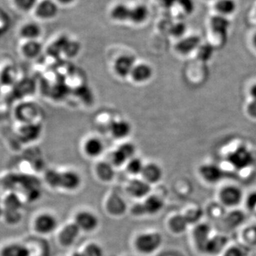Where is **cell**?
Returning <instances> with one entry per match:
<instances>
[{"mask_svg": "<svg viewBox=\"0 0 256 256\" xmlns=\"http://www.w3.org/2000/svg\"><path fill=\"white\" fill-rule=\"evenodd\" d=\"M144 164L140 158L134 156L128 160L127 162V170L130 174L132 175L141 174L142 172Z\"/></svg>", "mask_w": 256, "mask_h": 256, "instance_id": "4dcf8cb0", "label": "cell"}, {"mask_svg": "<svg viewBox=\"0 0 256 256\" xmlns=\"http://www.w3.org/2000/svg\"><path fill=\"white\" fill-rule=\"evenodd\" d=\"M196 50L197 56H198V60L205 62L210 60L213 56L214 53V48L210 44L200 45Z\"/></svg>", "mask_w": 256, "mask_h": 256, "instance_id": "1f68e13d", "label": "cell"}, {"mask_svg": "<svg viewBox=\"0 0 256 256\" xmlns=\"http://www.w3.org/2000/svg\"><path fill=\"white\" fill-rule=\"evenodd\" d=\"M60 172L56 170H50L45 174L46 182L52 188H60Z\"/></svg>", "mask_w": 256, "mask_h": 256, "instance_id": "8d00e7d4", "label": "cell"}, {"mask_svg": "<svg viewBox=\"0 0 256 256\" xmlns=\"http://www.w3.org/2000/svg\"><path fill=\"white\" fill-rule=\"evenodd\" d=\"M76 224L80 230L90 232L98 228L99 224L97 216L90 212H79L76 217Z\"/></svg>", "mask_w": 256, "mask_h": 256, "instance_id": "52a82bcc", "label": "cell"}, {"mask_svg": "<svg viewBox=\"0 0 256 256\" xmlns=\"http://www.w3.org/2000/svg\"><path fill=\"white\" fill-rule=\"evenodd\" d=\"M193 235L196 245L201 250H203L204 247L210 238V226L207 224H198L194 230Z\"/></svg>", "mask_w": 256, "mask_h": 256, "instance_id": "44dd1931", "label": "cell"}, {"mask_svg": "<svg viewBox=\"0 0 256 256\" xmlns=\"http://www.w3.org/2000/svg\"><path fill=\"white\" fill-rule=\"evenodd\" d=\"M162 240V236L159 233L142 234L136 239V245L140 252L151 254L160 248Z\"/></svg>", "mask_w": 256, "mask_h": 256, "instance_id": "6da1fadb", "label": "cell"}, {"mask_svg": "<svg viewBox=\"0 0 256 256\" xmlns=\"http://www.w3.org/2000/svg\"><path fill=\"white\" fill-rule=\"evenodd\" d=\"M170 228L173 232L176 234H181L188 228V224L184 215H176L173 216L169 222Z\"/></svg>", "mask_w": 256, "mask_h": 256, "instance_id": "f1b7e54d", "label": "cell"}, {"mask_svg": "<svg viewBox=\"0 0 256 256\" xmlns=\"http://www.w3.org/2000/svg\"><path fill=\"white\" fill-rule=\"evenodd\" d=\"M108 210L114 215H121L126 212V203L120 196L114 195L107 204Z\"/></svg>", "mask_w": 256, "mask_h": 256, "instance_id": "4316f807", "label": "cell"}, {"mask_svg": "<svg viewBox=\"0 0 256 256\" xmlns=\"http://www.w3.org/2000/svg\"><path fill=\"white\" fill-rule=\"evenodd\" d=\"M238 5L236 0H217L215 2L214 10L217 14L228 18L236 11Z\"/></svg>", "mask_w": 256, "mask_h": 256, "instance_id": "603a6c76", "label": "cell"}, {"mask_svg": "<svg viewBox=\"0 0 256 256\" xmlns=\"http://www.w3.org/2000/svg\"><path fill=\"white\" fill-rule=\"evenodd\" d=\"M43 50V45L38 40L24 41L20 46V53L24 58L34 60L40 56Z\"/></svg>", "mask_w": 256, "mask_h": 256, "instance_id": "5bb4252c", "label": "cell"}, {"mask_svg": "<svg viewBox=\"0 0 256 256\" xmlns=\"http://www.w3.org/2000/svg\"><path fill=\"white\" fill-rule=\"evenodd\" d=\"M128 190L132 196L142 198L150 192V184L144 180H133L128 184Z\"/></svg>", "mask_w": 256, "mask_h": 256, "instance_id": "ac0fdd59", "label": "cell"}, {"mask_svg": "<svg viewBox=\"0 0 256 256\" xmlns=\"http://www.w3.org/2000/svg\"><path fill=\"white\" fill-rule=\"evenodd\" d=\"M156 1L163 8H166V9H171L174 6H176L178 0H156Z\"/></svg>", "mask_w": 256, "mask_h": 256, "instance_id": "f6af8a7d", "label": "cell"}, {"mask_svg": "<svg viewBox=\"0 0 256 256\" xmlns=\"http://www.w3.org/2000/svg\"><path fill=\"white\" fill-rule=\"evenodd\" d=\"M110 132L116 139H126L132 132V126L126 120H116L110 124Z\"/></svg>", "mask_w": 256, "mask_h": 256, "instance_id": "7c38bea8", "label": "cell"}, {"mask_svg": "<svg viewBox=\"0 0 256 256\" xmlns=\"http://www.w3.org/2000/svg\"><path fill=\"white\" fill-rule=\"evenodd\" d=\"M200 173L204 180L208 183L218 182L224 178L223 170L218 165L214 164L202 165L200 169Z\"/></svg>", "mask_w": 256, "mask_h": 256, "instance_id": "30bf717a", "label": "cell"}, {"mask_svg": "<svg viewBox=\"0 0 256 256\" xmlns=\"http://www.w3.org/2000/svg\"><path fill=\"white\" fill-rule=\"evenodd\" d=\"M250 94L252 99H255V100H256V84H254V85L252 87V88H250Z\"/></svg>", "mask_w": 256, "mask_h": 256, "instance_id": "7dc6e473", "label": "cell"}, {"mask_svg": "<svg viewBox=\"0 0 256 256\" xmlns=\"http://www.w3.org/2000/svg\"><path fill=\"white\" fill-rule=\"evenodd\" d=\"M41 26L36 22H28L23 24L18 31V35L23 41L38 40L41 36Z\"/></svg>", "mask_w": 256, "mask_h": 256, "instance_id": "9a60e30c", "label": "cell"}, {"mask_svg": "<svg viewBox=\"0 0 256 256\" xmlns=\"http://www.w3.org/2000/svg\"><path fill=\"white\" fill-rule=\"evenodd\" d=\"M80 50V44L77 42L72 41L67 38L64 44L63 53L68 56L73 57L78 54Z\"/></svg>", "mask_w": 256, "mask_h": 256, "instance_id": "d6a6232c", "label": "cell"}, {"mask_svg": "<svg viewBox=\"0 0 256 256\" xmlns=\"http://www.w3.org/2000/svg\"><path fill=\"white\" fill-rule=\"evenodd\" d=\"M131 8L124 4L116 5L111 11V16L116 21L124 22L130 20Z\"/></svg>", "mask_w": 256, "mask_h": 256, "instance_id": "f546056e", "label": "cell"}, {"mask_svg": "<svg viewBox=\"0 0 256 256\" xmlns=\"http://www.w3.org/2000/svg\"><path fill=\"white\" fill-rule=\"evenodd\" d=\"M58 1L62 3H63V4H68L74 2L75 0H58Z\"/></svg>", "mask_w": 256, "mask_h": 256, "instance_id": "c3c4849f", "label": "cell"}, {"mask_svg": "<svg viewBox=\"0 0 256 256\" xmlns=\"http://www.w3.org/2000/svg\"><path fill=\"white\" fill-rule=\"evenodd\" d=\"M149 16V10L146 5L139 4L131 8L130 20L134 24H142Z\"/></svg>", "mask_w": 256, "mask_h": 256, "instance_id": "83f0119b", "label": "cell"}, {"mask_svg": "<svg viewBox=\"0 0 256 256\" xmlns=\"http://www.w3.org/2000/svg\"><path fill=\"white\" fill-rule=\"evenodd\" d=\"M213 1H214V2H216V1H217V0H213Z\"/></svg>", "mask_w": 256, "mask_h": 256, "instance_id": "f5cc1de1", "label": "cell"}, {"mask_svg": "<svg viewBox=\"0 0 256 256\" xmlns=\"http://www.w3.org/2000/svg\"><path fill=\"white\" fill-rule=\"evenodd\" d=\"M80 230V229L76 223L67 225L60 232V238L62 245L65 246L72 245L78 238Z\"/></svg>", "mask_w": 256, "mask_h": 256, "instance_id": "d6986e66", "label": "cell"}, {"mask_svg": "<svg viewBox=\"0 0 256 256\" xmlns=\"http://www.w3.org/2000/svg\"><path fill=\"white\" fill-rule=\"evenodd\" d=\"M142 176L144 181L150 184L158 183L163 176V172L160 165L156 163L150 162L144 164Z\"/></svg>", "mask_w": 256, "mask_h": 256, "instance_id": "e0dca14e", "label": "cell"}, {"mask_svg": "<svg viewBox=\"0 0 256 256\" xmlns=\"http://www.w3.org/2000/svg\"><path fill=\"white\" fill-rule=\"evenodd\" d=\"M12 1L16 8L23 12L34 10L38 2V0H12Z\"/></svg>", "mask_w": 256, "mask_h": 256, "instance_id": "836d02e7", "label": "cell"}, {"mask_svg": "<svg viewBox=\"0 0 256 256\" xmlns=\"http://www.w3.org/2000/svg\"><path fill=\"white\" fill-rule=\"evenodd\" d=\"M111 164L114 166H122L128 162V160L127 156H124L118 148L112 152L110 156Z\"/></svg>", "mask_w": 256, "mask_h": 256, "instance_id": "e575fe53", "label": "cell"}, {"mask_svg": "<svg viewBox=\"0 0 256 256\" xmlns=\"http://www.w3.org/2000/svg\"><path fill=\"white\" fill-rule=\"evenodd\" d=\"M132 213L136 216H143L146 214V208L143 204H138L132 208Z\"/></svg>", "mask_w": 256, "mask_h": 256, "instance_id": "bcb514c9", "label": "cell"}, {"mask_svg": "<svg viewBox=\"0 0 256 256\" xmlns=\"http://www.w3.org/2000/svg\"><path fill=\"white\" fill-rule=\"evenodd\" d=\"M223 256H246L245 250L240 247L232 246L224 252Z\"/></svg>", "mask_w": 256, "mask_h": 256, "instance_id": "60d3db41", "label": "cell"}, {"mask_svg": "<svg viewBox=\"0 0 256 256\" xmlns=\"http://www.w3.org/2000/svg\"><path fill=\"white\" fill-rule=\"evenodd\" d=\"M82 178L76 172L65 171L60 172V188L67 190H75L80 186Z\"/></svg>", "mask_w": 256, "mask_h": 256, "instance_id": "4fadbf2b", "label": "cell"}, {"mask_svg": "<svg viewBox=\"0 0 256 256\" xmlns=\"http://www.w3.org/2000/svg\"><path fill=\"white\" fill-rule=\"evenodd\" d=\"M146 213L148 214H156L164 207V201L160 197L152 195L150 196L143 203Z\"/></svg>", "mask_w": 256, "mask_h": 256, "instance_id": "484cf974", "label": "cell"}, {"mask_svg": "<svg viewBox=\"0 0 256 256\" xmlns=\"http://www.w3.org/2000/svg\"><path fill=\"white\" fill-rule=\"evenodd\" d=\"M73 256H85V255H84V252H82V254H80V252H76L75 254H74Z\"/></svg>", "mask_w": 256, "mask_h": 256, "instance_id": "f907efd6", "label": "cell"}, {"mask_svg": "<svg viewBox=\"0 0 256 256\" xmlns=\"http://www.w3.org/2000/svg\"><path fill=\"white\" fill-rule=\"evenodd\" d=\"M186 220H188V223H192L193 222H196L201 217L202 210H188L186 214Z\"/></svg>", "mask_w": 256, "mask_h": 256, "instance_id": "b9f144b4", "label": "cell"}, {"mask_svg": "<svg viewBox=\"0 0 256 256\" xmlns=\"http://www.w3.org/2000/svg\"><path fill=\"white\" fill-rule=\"evenodd\" d=\"M220 201L225 206H237L242 201V190L238 186L232 185L224 186L220 192Z\"/></svg>", "mask_w": 256, "mask_h": 256, "instance_id": "277c9868", "label": "cell"}, {"mask_svg": "<svg viewBox=\"0 0 256 256\" xmlns=\"http://www.w3.org/2000/svg\"><path fill=\"white\" fill-rule=\"evenodd\" d=\"M136 64V60L132 56L128 54L120 56L116 58L114 64V73L120 78H128L130 76Z\"/></svg>", "mask_w": 256, "mask_h": 256, "instance_id": "3957f363", "label": "cell"}, {"mask_svg": "<svg viewBox=\"0 0 256 256\" xmlns=\"http://www.w3.org/2000/svg\"><path fill=\"white\" fill-rule=\"evenodd\" d=\"M58 222L54 216L50 214H42L37 216L34 222L35 229L38 233L48 234L56 228Z\"/></svg>", "mask_w": 256, "mask_h": 256, "instance_id": "5b68a950", "label": "cell"}, {"mask_svg": "<svg viewBox=\"0 0 256 256\" xmlns=\"http://www.w3.org/2000/svg\"><path fill=\"white\" fill-rule=\"evenodd\" d=\"M154 75L150 65L146 63L136 64L131 73L130 78L136 84H142L149 82Z\"/></svg>", "mask_w": 256, "mask_h": 256, "instance_id": "ba28073f", "label": "cell"}, {"mask_svg": "<svg viewBox=\"0 0 256 256\" xmlns=\"http://www.w3.org/2000/svg\"><path fill=\"white\" fill-rule=\"evenodd\" d=\"M22 201L18 194L13 192H8L2 200V212H14L20 210Z\"/></svg>", "mask_w": 256, "mask_h": 256, "instance_id": "ffe728a7", "label": "cell"}, {"mask_svg": "<svg viewBox=\"0 0 256 256\" xmlns=\"http://www.w3.org/2000/svg\"><path fill=\"white\" fill-rule=\"evenodd\" d=\"M84 254L85 256H104V250L98 244H92L88 246Z\"/></svg>", "mask_w": 256, "mask_h": 256, "instance_id": "ab89813d", "label": "cell"}, {"mask_svg": "<svg viewBox=\"0 0 256 256\" xmlns=\"http://www.w3.org/2000/svg\"><path fill=\"white\" fill-rule=\"evenodd\" d=\"M210 30L215 35L220 38H226L228 36L230 22L228 18L216 14L210 18Z\"/></svg>", "mask_w": 256, "mask_h": 256, "instance_id": "8992f818", "label": "cell"}, {"mask_svg": "<svg viewBox=\"0 0 256 256\" xmlns=\"http://www.w3.org/2000/svg\"><path fill=\"white\" fill-rule=\"evenodd\" d=\"M0 256H31V252L26 246L9 244L2 248Z\"/></svg>", "mask_w": 256, "mask_h": 256, "instance_id": "7402d4cb", "label": "cell"}, {"mask_svg": "<svg viewBox=\"0 0 256 256\" xmlns=\"http://www.w3.org/2000/svg\"><path fill=\"white\" fill-rule=\"evenodd\" d=\"M247 112L250 117L256 119V100L252 99L247 106Z\"/></svg>", "mask_w": 256, "mask_h": 256, "instance_id": "ee69618b", "label": "cell"}, {"mask_svg": "<svg viewBox=\"0 0 256 256\" xmlns=\"http://www.w3.org/2000/svg\"><path fill=\"white\" fill-rule=\"evenodd\" d=\"M96 174L102 181H110L114 176V166L107 162H101L96 166Z\"/></svg>", "mask_w": 256, "mask_h": 256, "instance_id": "d4e9b609", "label": "cell"}, {"mask_svg": "<svg viewBox=\"0 0 256 256\" xmlns=\"http://www.w3.org/2000/svg\"><path fill=\"white\" fill-rule=\"evenodd\" d=\"M120 150L127 156L128 160L134 158V154L136 152V146L132 142H126L122 143L118 146Z\"/></svg>", "mask_w": 256, "mask_h": 256, "instance_id": "f35d334b", "label": "cell"}, {"mask_svg": "<svg viewBox=\"0 0 256 256\" xmlns=\"http://www.w3.org/2000/svg\"><path fill=\"white\" fill-rule=\"evenodd\" d=\"M201 44L200 37L194 35L183 37L178 42L175 48L180 54L186 55L192 53L194 50H198Z\"/></svg>", "mask_w": 256, "mask_h": 256, "instance_id": "8fae6325", "label": "cell"}, {"mask_svg": "<svg viewBox=\"0 0 256 256\" xmlns=\"http://www.w3.org/2000/svg\"><path fill=\"white\" fill-rule=\"evenodd\" d=\"M2 188V184H1V180H0V190H1Z\"/></svg>", "mask_w": 256, "mask_h": 256, "instance_id": "816d5d0a", "label": "cell"}, {"mask_svg": "<svg viewBox=\"0 0 256 256\" xmlns=\"http://www.w3.org/2000/svg\"><path fill=\"white\" fill-rule=\"evenodd\" d=\"M246 206L250 210L256 208V192H252L246 198Z\"/></svg>", "mask_w": 256, "mask_h": 256, "instance_id": "7bdbcfd3", "label": "cell"}, {"mask_svg": "<svg viewBox=\"0 0 256 256\" xmlns=\"http://www.w3.org/2000/svg\"><path fill=\"white\" fill-rule=\"evenodd\" d=\"M227 238L223 236H216L208 239L203 250L210 254H217L222 252L226 245Z\"/></svg>", "mask_w": 256, "mask_h": 256, "instance_id": "cb8c5ba5", "label": "cell"}, {"mask_svg": "<svg viewBox=\"0 0 256 256\" xmlns=\"http://www.w3.org/2000/svg\"><path fill=\"white\" fill-rule=\"evenodd\" d=\"M104 149V142L98 137L88 138L84 144V152L90 158H95L101 156Z\"/></svg>", "mask_w": 256, "mask_h": 256, "instance_id": "2e32d148", "label": "cell"}, {"mask_svg": "<svg viewBox=\"0 0 256 256\" xmlns=\"http://www.w3.org/2000/svg\"><path fill=\"white\" fill-rule=\"evenodd\" d=\"M227 161L236 169H246L252 164L254 156L252 152L246 146H240L229 153Z\"/></svg>", "mask_w": 256, "mask_h": 256, "instance_id": "7a4b0ae2", "label": "cell"}, {"mask_svg": "<svg viewBox=\"0 0 256 256\" xmlns=\"http://www.w3.org/2000/svg\"><path fill=\"white\" fill-rule=\"evenodd\" d=\"M186 31V26L184 22H176L171 25L169 32L175 38H182Z\"/></svg>", "mask_w": 256, "mask_h": 256, "instance_id": "d590c367", "label": "cell"}, {"mask_svg": "<svg viewBox=\"0 0 256 256\" xmlns=\"http://www.w3.org/2000/svg\"><path fill=\"white\" fill-rule=\"evenodd\" d=\"M176 6L186 15L192 14L194 12L195 4L194 0H178Z\"/></svg>", "mask_w": 256, "mask_h": 256, "instance_id": "74e56055", "label": "cell"}, {"mask_svg": "<svg viewBox=\"0 0 256 256\" xmlns=\"http://www.w3.org/2000/svg\"><path fill=\"white\" fill-rule=\"evenodd\" d=\"M35 13L42 20H50L58 14V8L57 4L52 0H42L38 2Z\"/></svg>", "mask_w": 256, "mask_h": 256, "instance_id": "9c48e42d", "label": "cell"}, {"mask_svg": "<svg viewBox=\"0 0 256 256\" xmlns=\"http://www.w3.org/2000/svg\"><path fill=\"white\" fill-rule=\"evenodd\" d=\"M252 44H254V47L256 48V32L255 34L254 35L252 38Z\"/></svg>", "mask_w": 256, "mask_h": 256, "instance_id": "681fc988", "label": "cell"}]
</instances>
